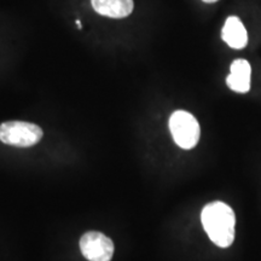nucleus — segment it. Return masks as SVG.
Returning a JSON list of instances; mask_svg holds the SVG:
<instances>
[{"label":"nucleus","instance_id":"obj_1","mask_svg":"<svg viewBox=\"0 0 261 261\" xmlns=\"http://www.w3.org/2000/svg\"><path fill=\"white\" fill-rule=\"evenodd\" d=\"M201 221L205 233L215 246L228 248L236 234V215L230 205L221 201L205 204L201 212Z\"/></svg>","mask_w":261,"mask_h":261},{"label":"nucleus","instance_id":"obj_2","mask_svg":"<svg viewBox=\"0 0 261 261\" xmlns=\"http://www.w3.org/2000/svg\"><path fill=\"white\" fill-rule=\"evenodd\" d=\"M169 130L179 148L190 150L197 145L201 128L196 117L185 110H177L169 117Z\"/></svg>","mask_w":261,"mask_h":261},{"label":"nucleus","instance_id":"obj_3","mask_svg":"<svg viewBox=\"0 0 261 261\" xmlns=\"http://www.w3.org/2000/svg\"><path fill=\"white\" fill-rule=\"evenodd\" d=\"M44 132L35 123L25 121H8L0 125V140L4 144L29 148L40 142Z\"/></svg>","mask_w":261,"mask_h":261},{"label":"nucleus","instance_id":"obj_4","mask_svg":"<svg viewBox=\"0 0 261 261\" xmlns=\"http://www.w3.org/2000/svg\"><path fill=\"white\" fill-rule=\"evenodd\" d=\"M81 254L89 261H112L114 243L109 237L98 231H89L80 238Z\"/></svg>","mask_w":261,"mask_h":261},{"label":"nucleus","instance_id":"obj_5","mask_svg":"<svg viewBox=\"0 0 261 261\" xmlns=\"http://www.w3.org/2000/svg\"><path fill=\"white\" fill-rule=\"evenodd\" d=\"M250 76H252V67L249 62L240 58L231 63L226 84L234 92L247 93L250 90Z\"/></svg>","mask_w":261,"mask_h":261},{"label":"nucleus","instance_id":"obj_6","mask_svg":"<svg viewBox=\"0 0 261 261\" xmlns=\"http://www.w3.org/2000/svg\"><path fill=\"white\" fill-rule=\"evenodd\" d=\"M221 38L228 46L234 48V50L244 48L248 44L247 29L242 21L236 16H230L226 19L223 32H221Z\"/></svg>","mask_w":261,"mask_h":261},{"label":"nucleus","instance_id":"obj_7","mask_svg":"<svg viewBox=\"0 0 261 261\" xmlns=\"http://www.w3.org/2000/svg\"><path fill=\"white\" fill-rule=\"evenodd\" d=\"M97 14L110 18H123L132 14L133 0H91Z\"/></svg>","mask_w":261,"mask_h":261},{"label":"nucleus","instance_id":"obj_8","mask_svg":"<svg viewBox=\"0 0 261 261\" xmlns=\"http://www.w3.org/2000/svg\"><path fill=\"white\" fill-rule=\"evenodd\" d=\"M202 2H204V3H208V4H212V3H217L218 0H202Z\"/></svg>","mask_w":261,"mask_h":261},{"label":"nucleus","instance_id":"obj_9","mask_svg":"<svg viewBox=\"0 0 261 261\" xmlns=\"http://www.w3.org/2000/svg\"><path fill=\"white\" fill-rule=\"evenodd\" d=\"M75 23H76V25L79 27V29H81V22L79 21V19H76V22H75Z\"/></svg>","mask_w":261,"mask_h":261}]
</instances>
